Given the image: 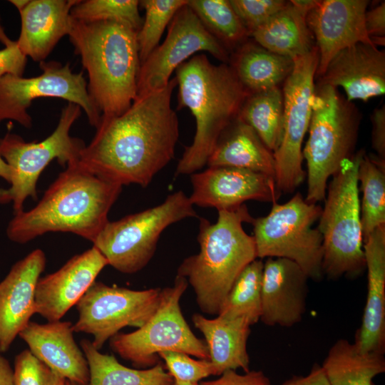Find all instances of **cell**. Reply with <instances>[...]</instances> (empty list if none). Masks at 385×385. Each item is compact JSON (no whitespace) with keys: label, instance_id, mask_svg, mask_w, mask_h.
Returning a JSON list of instances; mask_svg holds the SVG:
<instances>
[{"label":"cell","instance_id":"obj_1","mask_svg":"<svg viewBox=\"0 0 385 385\" xmlns=\"http://www.w3.org/2000/svg\"><path fill=\"white\" fill-rule=\"evenodd\" d=\"M175 78L164 88L136 98L118 116L101 118L78 163L111 183L148 187L174 158L179 123L171 98Z\"/></svg>","mask_w":385,"mask_h":385},{"label":"cell","instance_id":"obj_2","mask_svg":"<svg viewBox=\"0 0 385 385\" xmlns=\"http://www.w3.org/2000/svg\"><path fill=\"white\" fill-rule=\"evenodd\" d=\"M78 162L66 166L34 207L14 214L6 230L9 240L25 244L47 232H62L93 242L109 221L108 214L123 186L98 177Z\"/></svg>","mask_w":385,"mask_h":385},{"label":"cell","instance_id":"obj_3","mask_svg":"<svg viewBox=\"0 0 385 385\" xmlns=\"http://www.w3.org/2000/svg\"><path fill=\"white\" fill-rule=\"evenodd\" d=\"M178 108H188L196 130L185 146L175 175H191L207 165L220 135L238 117L248 91L228 63L213 64L204 53L196 54L175 70Z\"/></svg>","mask_w":385,"mask_h":385},{"label":"cell","instance_id":"obj_4","mask_svg":"<svg viewBox=\"0 0 385 385\" xmlns=\"http://www.w3.org/2000/svg\"><path fill=\"white\" fill-rule=\"evenodd\" d=\"M137 32L114 21L73 19L68 37L88 73L87 91L101 118L121 115L136 98Z\"/></svg>","mask_w":385,"mask_h":385},{"label":"cell","instance_id":"obj_5","mask_svg":"<svg viewBox=\"0 0 385 385\" xmlns=\"http://www.w3.org/2000/svg\"><path fill=\"white\" fill-rule=\"evenodd\" d=\"M252 219L245 204L234 210H219L214 224L200 218V252L182 262L177 276L192 286L202 312L217 315L236 279L257 259L254 237L242 227Z\"/></svg>","mask_w":385,"mask_h":385},{"label":"cell","instance_id":"obj_6","mask_svg":"<svg viewBox=\"0 0 385 385\" xmlns=\"http://www.w3.org/2000/svg\"><path fill=\"white\" fill-rule=\"evenodd\" d=\"M360 118L353 103L337 88L320 83L315 86L309 138L302 150L307 168V202L324 200L329 178L354 155Z\"/></svg>","mask_w":385,"mask_h":385},{"label":"cell","instance_id":"obj_7","mask_svg":"<svg viewBox=\"0 0 385 385\" xmlns=\"http://www.w3.org/2000/svg\"><path fill=\"white\" fill-rule=\"evenodd\" d=\"M361 150L344 160L327 188L317 229L322 236V272L329 279L355 277L366 269L357 178Z\"/></svg>","mask_w":385,"mask_h":385},{"label":"cell","instance_id":"obj_8","mask_svg":"<svg viewBox=\"0 0 385 385\" xmlns=\"http://www.w3.org/2000/svg\"><path fill=\"white\" fill-rule=\"evenodd\" d=\"M196 217L189 197L178 190L160 205L108 221L92 242L93 246L116 270L136 273L152 259L160 235L168 227Z\"/></svg>","mask_w":385,"mask_h":385},{"label":"cell","instance_id":"obj_9","mask_svg":"<svg viewBox=\"0 0 385 385\" xmlns=\"http://www.w3.org/2000/svg\"><path fill=\"white\" fill-rule=\"evenodd\" d=\"M81 114L79 106L68 103L61 110L55 130L41 141L26 142L10 132L0 138V155L12 172L9 188H0V204L11 202L14 214L24 210V202L29 197L37 199L38 178L53 160L62 166L79 160L86 144L71 137L69 132Z\"/></svg>","mask_w":385,"mask_h":385},{"label":"cell","instance_id":"obj_10","mask_svg":"<svg viewBox=\"0 0 385 385\" xmlns=\"http://www.w3.org/2000/svg\"><path fill=\"white\" fill-rule=\"evenodd\" d=\"M322 207L307 202L300 193L283 204L274 202L269 214L253 218L257 257H282L296 262L309 279L320 281L322 272V236L312 225Z\"/></svg>","mask_w":385,"mask_h":385},{"label":"cell","instance_id":"obj_11","mask_svg":"<svg viewBox=\"0 0 385 385\" xmlns=\"http://www.w3.org/2000/svg\"><path fill=\"white\" fill-rule=\"evenodd\" d=\"M188 285L184 277L176 275L172 287L161 289L160 303L150 318L133 332L112 337L111 349L138 368L153 366L164 351L209 360L206 343L192 333L180 309V300Z\"/></svg>","mask_w":385,"mask_h":385},{"label":"cell","instance_id":"obj_12","mask_svg":"<svg viewBox=\"0 0 385 385\" xmlns=\"http://www.w3.org/2000/svg\"><path fill=\"white\" fill-rule=\"evenodd\" d=\"M319 63L316 46L294 59V67L284 81L283 134L273 153L277 191L290 193L304 180L302 143L308 131L314 95V76Z\"/></svg>","mask_w":385,"mask_h":385},{"label":"cell","instance_id":"obj_13","mask_svg":"<svg viewBox=\"0 0 385 385\" xmlns=\"http://www.w3.org/2000/svg\"><path fill=\"white\" fill-rule=\"evenodd\" d=\"M42 73L24 78L6 74L0 78V123L14 120L23 127H32L28 113L32 102L40 98H56L75 103L85 112L90 125L97 127L101 113L87 91L83 72L73 73L67 63L56 61L39 63Z\"/></svg>","mask_w":385,"mask_h":385},{"label":"cell","instance_id":"obj_14","mask_svg":"<svg viewBox=\"0 0 385 385\" xmlns=\"http://www.w3.org/2000/svg\"><path fill=\"white\" fill-rule=\"evenodd\" d=\"M160 295V288L133 290L95 281L76 304L78 318L73 332L92 335V344L100 350L122 328L142 327L156 310Z\"/></svg>","mask_w":385,"mask_h":385},{"label":"cell","instance_id":"obj_15","mask_svg":"<svg viewBox=\"0 0 385 385\" xmlns=\"http://www.w3.org/2000/svg\"><path fill=\"white\" fill-rule=\"evenodd\" d=\"M199 51H206L222 63L230 62V51L205 29L187 4L171 20L164 41L140 64L136 98L166 86L173 72Z\"/></svg>","mask_w":385,"mask_h":385},{"label":"cell","instance_id":"obj_16","mask_svg":"<svg viewBox=\"0 0 385 385\" xmlns=\"http://www.w3.org/2000/svg\"><path fill=\"white\" fill-rule=\"evenodd\" d=\"M193 205L234 210L247 201L276 202L280 196L275 180L269 175L237 168L208 167L190 175Z\"/></svg>","mask_w":385,"mask_h":385},{"label":"cell","instance_id":"obj_17","mask_svg":"<svg viewBox=\"0 0 385 385\" xmlns=\"http://www.w3.org/2000/svg\"><path fill=\"white\" fill-rule=\"evenodd\" d=\"M366 0H324L307 15L319 53L316 75L321 77L332 59L343 49L359 43L375 45L365 26ZM376 46V45H375Z\"/></svg>","mask_w":385,"mask_h":385},{"label":"cell","instance_id":"obj_18","mask_svg":"<svg viewBox=\"0 0 385 385\" xmlns=\"http://www.w3.org/2000/svg\"><path fill=\"white\" fill-rule=\"evenodd\" d=\"M107 265V260L93 246L74 255L57 271L40 277L35 290L36 313L48 322L61 320Z\"/></svg>","mask_w":385,"mask_h":385},{"label":"cell","instance_id":"obj_19","mask_svg":"<svg viewBox=\"0 0 385 385\" xmlns=\"http://www.w3.org/2000/svg\"><path fill=\"white\" fill-rule=\"evenodd\" d=\"M308 276L294 262L268 257L263 265L260 319L265 325L290 327L306 311Z\"/></svg>","mask_w":385,"mask_h":385},{"label":"cell","instance_id":"obj_20","mask_svg":"<svg viewBox=\"0 0 385 385\" xmlns=\"http://www.w3.org/2000/svg\"><path fill=\"white\" fill-rule=\"evenodd\" d=\"M36 249L16 262L0 282V352L6 351L35 312V290L46 267Z\"/></svg>","mask_w":385,"mask_h":385},{"label":"cell","instance_id":"obj_21","mask_svg":"<svg viewBox=\"0 0 385 385\" xmlns=\"http://www.w3.org/2000/svg\"><path fill=\"white\" fill-rule=\"evenodd\" d=\"M318 83L342 88L351 102L381 96L385 92V51L363 43L346 48L332 59Z\"/></svg>","mask_w":385,"mask_h":385},{"label":"cell","instance_id":"obj_22","mask_svg":"<svg viewBox=\"0 0 385 385\" xmlns=\"http://www.w3.org/2000/svg\"><path fill=\"white\" fill-rule=\"evenodd\" d=\"M73 332V324L68 321L46 324L30 321L19 336L32 354L58 375L78 385H87L88 364Z\"/></svg>","mask_w":385,"mask_h":385},{"label":"cell","instance_id":"obj_23","mask_svg":"<svg viewBox=\"0 0 385 385\" xmlns=\"http://www.w3.org/2000/svg\"><path fill=\"white\" fill-rule=\"evenodd\" d=\"M367 270V295L355 345L362 352L384 353L385 349V225L363 242Z\"/></svg>","mask_w":385,"mask_h":385},{"label":"cell","instance_id":"obj_24","mask_svg":"<svg viewBox=\"0 0 385 385\" xmlns=\"http://www.w3.org/2000/svg\"><path fill=\"white\" fill-rule=\"evenodd\" d=\"M78 0H29L19 12L21 31L16 41L24 55L45 61L58 41L69 34L72 7Z\"/></svg>","mask_w":385,"mask_h":385},{"label":"cell","instance_id":"obj_25","mask_svg":"<svg viewBox=\"0 0 385 385\" xmlns=\"http://www.w3.org/2000/svg\"><path fill=\"white\" fill-rule=\"evenodd\" d=\"M192 322L203 334L209 351V361L215 376L238 368L250 371L247 342L250 325L245 319H227L217 316L210 319L194 314Z\"/></svg>","mask_w":385,"mask_h":385},{"label":"cell","instance_id":"obj_26","mask_svg":"<svg viewBox=\"0 0 385 385\" xmlns=\"http://www.w3.org/2000/svg\"><path fill=\"white\" fill-rule=\"evenodd\" d=\"M207 165L260 173L275 180V161L255 131L238 117L220 135Z\"/></svg>","mask_w":385,"mask_h":385},{"label":"cell","instance_id":"obj_27","mask_svg":"<svg viewBox=\"0 0 385 385\" xmlns=\"http://www.w3.org/2000/svg\"><path fill=\"white\" fill-rule=\"evenodd\" d=\"M229 63L250 94L278 87L294 67L292 58L271 52L251 41H245L237 47L230 56Z\"/></svg>","mask_w":385,"mask_h":385},{"label":"cell","instance_id":"obj_28","mask_svg":"<svg viewBox=\"0 0 385 385\" xmlns=\"http://www.w3.org/2000/svg\"><path fill=\"white\" fill-rule=\"evenodd\" d=\"M307 14L289 1L250 36L267 50L294 60L314 47L312 34L307 24Z\"/></svg>","mask_w":385,"mask_h":385},{"label":"cell","instance_id":"obj_29","mask_svg":"<svg viewBox=\"0 0 385 385\" xmlns=\"http://www.w3.org/2000/svg\"><path fill=\"white\" fill-rule=\"evenodd\" d=\"M330 385H374L385 371L384 354L362 352L354 343L340 339L329 349L322 365Z\"/></svg>","mask_w":385,"mask_h":385},{"label":"cell","instance_id":"obj_30","mask_svg":"<svg viewBox=\"0 0 385 385\" xmlns=\"http://www.w3.org/2000/svg\"><path fill=\"white\" fill-rule=\"evenodd\" d=\"M87 359L90 377L87 385H173L174 379L161 362L147 369H136L121 364L113 355L100 352L91 341L80 342Z\"/></svg>","mask_w":385,"mask_h":385},{"label":"cell","instance_id":"obj_31","mask_svg":"<svg viewBox=\"0 0 385 385\" xmlns=\"http://www.w3.org/2000/svg\"><path fill=\"white\" fill-rule=\"evenodd\" d=\"M283 114V93L278 86L249 94L238 118L249 125L274 153L282 138Z\"/></svg>","mask_w":385,"mask_h":385},{"label":"cell","instance_id":"obj_32","mask_svg":"<svg viewBox=\"0 0 385 385\" xmlns=\"http://www.w3.org/2000/svg\"><path fill=\"white\" fill-rule=\"evenodd\" d=\"M357 178L362 192L360 209L364 242L376 229L385 225V161L364 153Z\"/></svg>","mask_w":385,"mask_h":385},{"label":"cell","instance_id":"obj_33","mask_svg":"<svg viewBox=\"0 0 385 385\" xmlns=\"http://www.w3.org/2000/svg\"><path fill=\"white\" fill-rule=\"evenodd\" d=\"M263 265L262 260L256 259L245 267L225 297L217 316L243 319L250 326L260 319Z\"/></svg>","mask_w":385,"mask_h":385},{"label":"cell","instance_id":"obj_34","mask_svg":"<svg viewBox=\"0 0 385 385\" xmlns=\"http://www.w3.org/2000/svg\"><path fill=\"white\" fill-rule=\"evenodd\" d=\"M188 5L205 29L229 51L246 41L249 34L228 0H190Z\"/></svg>","mask_w":385,"mask_h":385},{"label":"cell","instance_id":"obj_35","mask_svg":"<svg viewBox=\"0 0 385 385\" xmlns=\"http://www.w3.org/2000/svg\"><path fill=\"white\" fill-rule=\"evenodd\" d=\"M188 0H143L140 6L145 10V19L137 32L140 64L158 46L166 27L176 12Z\"/></svg>","mask_w":385,"mask_h":385},{"label":"cell","instance_id":"obj_36","mask_svg":"<svg viewBox=\"0 0 385 385\" xmlns=\"http://www.w3.org/2000/svg\"><path fill=\"white\" fill-rule=\"evenodd\" d=\"M138 0L78 1L71 9L73 20L83 22L114 21L138 31L143 20Z\"/></svg>","mask_w":385,"mask_h":385},{"label":"cell","instance_id":"obj_37","mask_svg":"<svg viewBox=\"0 0 385 385\" xmlns=\"http://www.w3.org/2000/svg\"><path fill=\"white\" fill-rule=\"evenodd\" d=\"M158 356L163 359L165 369L174 380L199 382L215 375L212 364L207 359H193L185 353L175 351L160 352Z\"/></svg>","mask_w":385,"mask_h":385},{"label":"cell","instance_id":"obj_38","mask_svg":"<svg viewBox=\"0 0 385 385\" xmlns=\"http://www.w3.org/2000/svg\"><path fill=\"white\" fill-rule=\"evenodd\" d=\"M14 385H56L60 376L37 359L29 349L14 359Z\"/></svg>","mask_w":385,"mask_h":385},{"label":"cell","instance_id":"obj_39","mask_svg":"<svg viewBox=\"0 0 385 385\" xmlns=\"http://www.w3.org/2000/svg\"><path fill=\"white\" fill-rule=\"evenodd\" d=\"M233 9L249 36L283 9L289 1L283 0H230Z\"/></svg>","mask_w":385,"mask_h":385},{"label":"cell","instance_id":"obj_40","mask_svg":"<svg viewBox=\"0 0 385 385\" xmlns=\"http://www.w3.org/2000/svg\"><path fill=\"white\" fill-rule=\"evenodd\" d=\"M4 48L0 50V78L6 74L22 76L25 71L27 57L20 51L16 41L8 36L1 42Z\"/></svg>","mask_w":385,"mask_h":385},{"label":"cell","instance_id":"obj_41","mask_svg":"<svg viewBox=\"0 0 385 385\" xmlns=\"http://www.w3.org/2000/svg\"><path fill=\"white\" fill-rule=\"evenodd\" d=\"M200 385H271L269 379L262 371H249L239 374L235 370L224 371L220 376L212 381H201Z\"/></svg>","mask_w":385,"mask_h":385},{"label":"cell","instance_id":"obj_42","mask_svg":"<svg viewBox=\"0 0 385 385\" xmlns=\"http://www.w3.org/2000/svg\"><path fill=\"white\" fill-rule=\"evenodd\" d=\"M365 26L369 36L377 46L384 42L385 2L383 1L365 14Z\"/></svg>","mask_w":385,"mask_h":385},{"label":"cell","instance_id":"obj_43","mask_svg":"<svg viewBox=\"0 0 385 385\" xmlns=\"http://www.w3.org/2000/svg\"><path fill=\"white\" fill-rule=\"evenodd\" d=\"M372 148L376 153V157L385 161V106L374 111L371 115Z\"/></svg>","mask_w":385,"mask_h":385},{"label":"cell","instance_id":"obj_44","mask_svg":"<svg viewBox=\"0 0 385 385\" xmlns=\"http://www.w3.org/2000/svg\"><path fill=\"white\" fill-rule=\"evenodd\" d=\"M282 385H330L325 372L318 364H314L305 376H293Z\"/></svg>","mask_w":385,"mask_h":385},{"label":"cell","instance_id":"obj_45","mask_svg":"<svg viewBox=\"0 0 385 385\" xmlns=\"http://www.w3.org/2000/svg\"><path fill=\"white\" fill-rule=\"evenodd\" d=\"M0 385H14V370L9 361L1 354Z\"/></svg>","mask_w":385,"mask_h":385},{"label":"cell","instance_id":"obj_46","mask_svg":"<svg viewBox=\"0 0 385 385\" xmlns=\"http://www.w3.org/2000/svg\"><path fill=\"white\" fill-rule=\"evenodd\" d=\"M317 0H292L290 2L300 9L309 12L318 3Z\"/></svg>","mask_w":385,"mask_h":385},{"label":"cell","instance_id":"obj_47","mask_svg":"<svg viewBox=\"0 0 385 385\" xmlns=\"http://www.w3.org/2000/svg\"><path fill=\"white\" fill-rule=\"evenodd\" d=\"M11 168L0 155V177L9 184L11 180Z\"/></svg>","mask_w":385,"mask_h":385},{"label":"cell","instance_id":"obj_48","mask_svg":"<svg viewBox=\"0 0 385 385\" xmlns=\"http://www.w3.org/2000/svg\"><path fill=\"white\" fill-rule=\"evenodd\" d=\"M9 2L13 4L20 11L28 4L29 0H10Z\"/></svg>","mask_w":385,"mask_h":385},{"label":"cell","instance_id":"obj_49","mask_svg":"<svg viewBox=\"0 0 385 385\" xmlns=\"http://www.w3.org/2000/svg\"><path fill=\"white\" fill-rule=\"evenodd\" d=\"M56 385H78V384L68 379H64L63 377H60Z\"/></svg>","mask_w":385,"mask_h":385},{"label":"cell","instance_id":"obj_50","mask_svg":"<svg viewBox=\"0 0 385 385\" xmlns=\"http://www.w3.org/2000/svg\"><path fill=\"white\" fill-rule=\"evenodd\" d=\"M173 385H200L199 382H188L174 380Z\"/></svg>","mask_w":385,"mask_h":385},{"label":"cell","instance_id":"obj_51","mask_svg":"<svg viewBox=\"0 0 385 385\" xmlns=\"http://www.w3.org/2000/svg\"><path fill=\"white\" fill-rule=\"evenodd\" d=\"M0 20H1V19H0ZM1 29H3V27H2V26L1 25V23H0V30H1Z\"/></svg>","mask_w":385,"mask_h":385}]
</instances>
